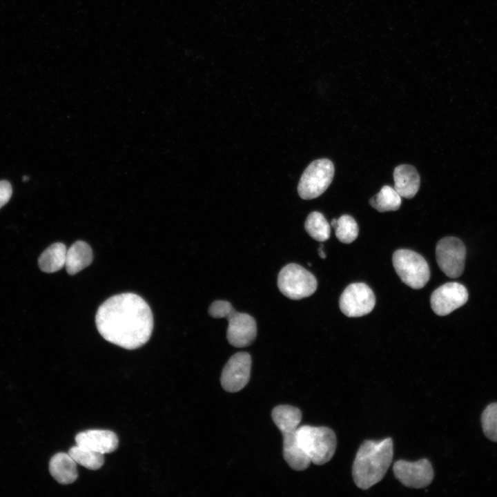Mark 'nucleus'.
I'll return each mask as SVG.
<instances>
[{
	"label": "nucleus",
	"instance_id": "nucleus-19",
	"mask_svg": "<svg viewBox=\"0 0 497 497\" xmlns=\"http://www.w3.org/2000/svg\"><path fill=\"white\" fill-rule=\"evenodd\" d=\"M66 247L63 243L52 244L41 254L39 258L40 269L48 273L59 271L66 264Z\"/></svg>",
	"mask_w": 497,
	"mask_h": 497
},
{
	"label": "nucleus",
	"instance_id": "nucleus-16",
	"mask_svg": "<svg viewBox=\"0 0 497 497\" xmlns=\"http://www.w3.org/2000/svg\"><path fill=\"white\" fill-rule=\"evenodd\" d=\"M93 260L91 247L83 241L75 242L66 253V269L69 275H75L89 266Z\"/></svg>",
	"mask_w": 497,
	"mask_h": 497
},
{
	"label": "nucleus",
	"instance_id": "nucleus-14",
	"mask_svg": "<svg viewBox=\"0 0 497 497\" xmlns=\"http://www.w3.org/2000/svg\"><path fill=\"white\" fill-rule=\"evenodd\" d=\"M394 188L401 197H413L420 187V175L417 170L411 165L401 164L393 170Z\"/></svg>",
	"mask_w": 497,
	"mask_h": 497
},
{
	"label": "nucleus",
	"instance_id": "nucleus-25",
	"mask_svg": "<svg viewBox=\"0 0 497 497\" xmlns=\"http://www.w3.org/2000/svg\"><path fill=\"white\" fill-rule=\"evenodd\" d=\"M12 186L6 180L0 181V208L10 200L12 196Z\"/></svg>",
	"mask_w": 497,
	"mask_h": 497
},
{
	"label": "nucleus",
	"instance_id": "nucleus-17",
	"mask_svg": "<svg viewBox=\"0 0 497 497\" xmlns=\"http://www.w3.org/2000/svg\"><path fill=\"white\" fill-rule=\"evenodd\" d=\"M283 436V456L291 468L303 471L309 467L311 460L302 449L296 432Z\"/></svg>",
	"mask_w": 497,
	"mask_h": 497
},
{
	"label": "nucleus",
	"instance_id": "nucleus-18",
	"mask_svg": "<svg viewBox=\"0 0 497 497\" xmlns=\"http://www.w3.org/2000/svg\"><path fill=\"white\" fill-rule=\"evenodd\" d=\"M272 419L282 435L295 433L302 420L301 411L290 405L275 407L271 413Z\"/></svg>",
	"mask_w": 497,
	"mask_h": 497
},
{
	"label": "nucleus",
	"instance_id": "nucleus-7",
	"mask_svg": "<svg viewBox=\"0 0 497 497\" xmlns=\"http://www.w3.org/2000/svg\"><path fill=\"white\" fill-rule=\"evenodd\" d=\"M334 166L328 159L312 162L303 172L298 186L300 197L312 199L321 195L331 184L334 175Z\"/></svg>",
	"mask_w": 497,
	"mask_h": 497
},
{
	"label": "nucleus",
	"instance_id": "nucleus-15",
	"mask_svg": "<svg viewBox=\"0 0 497 497\" xmlns=\"http://www.w3.org/2000/svg\"><path fill=\"white\" fill-rule=\"evenodd\" d=\"M77 465L68 453L59 452L50 458L49 471L59 483L68 485L74 483L78 477Z\"/></svg>",
	"mask_w": 497,
	"mask_h": 497
},
{
	"label": "nucleus",
	"instance_id": "nucleus-10",
	"mask_svg": "<svg viewBox=\"0 0 497 497\" xmlns=\"http://www.w3.org/2000/svg\"><path fill=\"white\" fill-rule=\"evenodd\" d=\"M393 470L398 480L409 488H424L431 483L434 476L432 465L426 458L416 462L399 460Z\"/></svg>",
	"mask_w": 497,
	"mask_h": 497
},
{
	"label": "nucleus",
	"instance_id": "nucleus-4",
	"mask_svg": "<svg viewBox=\"0 0 497 497\" xmlns=\"http://www.w3.org/2000/svg\"><path fill=\"white\" fill-rule=\"evenodd\" d=\"M296 436L302 449L311 462L315 465L328 462L335 452L336 436L329 427L300 426L297 429Z\"/></svg>",
	"mask_w": 497,
	"mask_h": 497
},
{
	"label": "nucleus",
	"instance_id": "nucleus-2",
	"mask_svg": "<svg viewBox=\"0 0 497 497\" xmlns=\"http://www.w3.org/2000/svg\"><path fill=\"white\" fill-rule=\"evenodd\" d=\"M393 440H365L359 447L352 467L356 486L367 489L380 482L390 467L393 455Z\"/></svg>",
	"mask_w": 497,
	"mask_h": 497
},
{
	"label": "nucleus",
	"instance_id": "nucleus-5",
	"mask_svg": "<svg viewBox=\"0 0 497 497\" xmlns=\"http://www.w3.org/2000/svg\"><path fill=\"white\" fill-rule=\"evenodd\" d=\"M394 269L405 284L414 289L424 287L430 278V270L425 259L409 249H398L392 257Z\"/></svg>",
	"mask_w": 497,
	"mask_h": 497
},
{
	"label": "nucleus",
	"instance_id": "nucleus-13",
	"mask_svg": "<svg viewBox=\"0 0 497 497\" xmlns=\"http://www.w3.org/2000/svg\"><path fill=\"white\" fill-rule=\"evenodd\" d=\"M76 445L105 454L117 449L119 439L111 431L90 429L80 432L75 436Z\"/></svg>",
	"mask_w": 497,
	"mask_h": 497
},
{
	"label": "nucleus",
	"instance_id": "nucleus-6",
	"mask_svg": "<svg viewBox=\"0 0 497 497\" xmlns=\"http://www.w3.org/2000/svg\"><path fill=\"white\" fill-rule=\"evenodd\" d=\"M317 286L315 276L297 264L291 263L284 266L278 274L279 290L291 300H300L311 295L316 291Z\"/></svg>",
	"mask_w": 497,
	"mask_h": 497
},
{
	"label": "nucleus",
	"instance_id": "nucleus-9",
	"mask_svg": "<svg viewBox=\"0 0 497 497\" xmlns=\"http://www.w3.org/2000/svg\"><path fill=\"white\" fill-rule=\"evenodd\" d=\"M376 298L373 291L364 283L349 284L340 295L339 305L347 317H361L369 313L374 308Z\"/></svg>",
	"mask_w": 497,
	"mask_h": 497
},
{
	"label": "nucleus",
	"instance_id": "nucleus-3",
	"mask_svg": "<svg viewBox=\"0 0 497 497\" xmlns=\"http://www.w3.org/2000/svg\"><path fill=\"white\" fill-rule=\"evenodd\" d=\"M209 315L215 318H226L228 325L226 338L235 347L251 344L257 335L256 322L251 315L237 312L231 304L225 300H215L208 308Z\"/></svg>",
	"mask_w": 497,
	"mask_h": 497
},
{
	"label": "nucleus",
	"instance_id": "nucleus-21",
	"mask_svg": "<svg viewBox=\"0 0 497 497\" xmlns=\"http://www.w3.org/2000/svg\"><path fill=\"white\" fill-rule=\"evenodd\" d=\"M68 453L77 464L90 470L99 469L104 463V454L84 447L76 445L72 447Z\"/></svg>",
	"mask_w": 497,
	"mask_h": 497
},
{
	"label": "nucleus",
	"instance_id": "nucleus-20",
	"mask_svg": "<svg viewBox=\"0 0 497 497\" xmlns=\"http://www.w3.org/2000/svg\"><path fill=\"white\" fill-rule=\"evenodd\" d=\"M369 203L378 211L383 213L398 210L402 203L401 196L394 188L384 186L379 193L371 197Z\"/></svg>",
	"mask_w": 497,
	"mask_h": 497
},
{
	"label": "nucleus",
	"instance_id": "nucleus-11",
	"mask_svg": "<svg viewBox=\"0 0 497 497\" xmlns=\"http://www.w3.org/2000/svg\"><path fill=\"white\" fill-rule=\"evenodd\" d=\"M251 368V357L247 352L233 355L224 366L220 382L224 390L237 392L248 382Z\"/></svg>",
	"mask_w": 497,
	"mask_h": 497
},
{
	"label": "nucleus",
	"instance_id": "nucleus-27",
	"mask_svg": "<svg viewBox=\"0 0 497 497\" xmlns=\"http://www.w3.org/2000/svg\"><path fill=\"white\" fill-rule=\"evenodd\" d=\"M28 179V177L27 176H23V181H26Z\"/></svg>",
	"mask_w": 497,
	"mask_h": 497
},
{
	"label": "nucleus",
	"instance_id": "nucleus-24",
	"mask_svg": "<svg viewBox=\"0 0 497 497\" xmlns=\"http://www.w3.org/2000/svg\"><path fill=\"white\" fill-rule=\"evenodd\" d=\"M481 423L485 435L489 440L497 442V402L485 408L482 413Z\"/></svg>",
	"mask_w": 497,
	"mask_h": 497
},
{
	"label": "nucleus",
	"instance_id": "nucleus-23",
	"mask_svg": "<svg viewBox=\"0 0 497 497\" xmlns=\"http://www.w3.org/2000/svg\"><path fill=\"white\" fill-rule=\"evenodd\" d=\"M331 225L335 228L336 237L342 243L350 244L358 237V224L349 215H343L338 220L333 219Z\"/></svg>",
	"mask_w": 497,
	"mask_h": 497
},
{
	"label": "nucleus",
	"instance_id": "nucleus-8",
	"mask_svg": "<svg viewBox=\"0 0 497 497\" xmlns=\"http://www.w3.org/2000/svg\"><path fill=\"white\" fill-rule=\"evenodd\" d=\"M466 248L463 242L455 237H445L438 241L436 257L440 270L448 277L456 278L464 271Z\"/></svg>",
	"mask_w": 497,
	"mask_h": 497
},
{
	"label": "nucleus",
	"instance_id": "nucleus-26",
	"mask_svg": "<svg viewBox=\"0 0 497 497\" xmlns=\"http://www.w3.org/2000/svg\"><path fill=\"white\" fill-rule=\"evenodd\" d=\"M322 247H323L322 245H320V246L319 247L318 254L321 258L324 259L327 255H326L325 253L323 251Z\"/></svg>",
	"mask_w": 497,
	"mask_h": 497
},
{
	"label": "nucleus",
	"instance_id": "nucleus-12",
	"mask_svg": "<svg viewBox=\"0 0 497 497\" xmlns=\"http://www.w3.org/2000/svg\"><path fill=\"white\" fill-rule=\"evenodd\" d=\"M467 300L468 291L464 285L458 282H447L433 291L430 303L436 315L445 316L463 306Z\"/></svg>",
	"mask_w": 497,
	"mask_h": 497
},
{
	"label": "nucleus",
	"instance_id": "nucleus-22",
	"mask_svg": "<svg viewBox=\"0 0 497 497\" xmlns=\"http://www.w3.org/2000/svg\"><path fill=\"white\" fill-rule=\"evenodd\" d=\"M304 228L315 240L324 242L330 237L331 226L324 216L320 212L313 211L307 216Z\"/></svg>",
	"mask_w": 497,
	"mask_h": 497
},
{
	"label": "nucleus",
	"instance_id": "nucleus-1",
	"mask_svg": "<svg viewBox=\"0 0 497 497\" xmlns=\"http://www.w3.org/2000/svg\"><path fill=\"white\" fill-rule=\"evenodd\" d=\"M95 323L106 340L126 349L146 344L153 329L150 308L142 298L132 293L106 300L97 311Z\"/></svg>",
	"mask_w": 497,
	"mask_h": 497
}]
</instances>
